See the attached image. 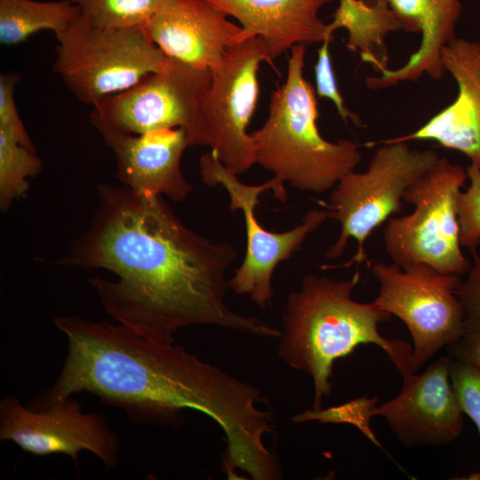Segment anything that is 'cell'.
<instances>
[{
  "label": "cell",
  "instance_id": "ac0fdd59",
  "mask_svg": "<svg viewBox=\"0 0 480 480\" xmlns=\"http://www.w3.org/2000/svg\"><path fill=\"white\" fill-rule=\"evenodd\" d=\"M404 22L406 31L420 33V46L400 68H388L365 84L372 90L384 89L400 82L418 81L424 74L440 79L444 68L441 52L455 36L456 23L461 14L460 0H388Z\"/></svg>",
  "mask_w": 480,
  "mask_h": 480
},
{
  "label": "cell",
  "instance_id": "277c9868",
  "mask_svg": "<svg viewBox=\"0 0 480 480\" xmlns=\"http://www.w3.org/2000/svg\"><path fill=\"white\" fill-rule=\"evenodd\" d=\"M305 52L303 44L291 49L286 79L272 92L268 117L251 136L256 164L300 191L320 194L353 171L362 155L352 140L332 142L321 135L316 90L303 75Z\"/></svg>",
  "mask_w": 480,
  "mask_h": 480
},
{
  "label": "cell",
  "instance_id": "9c48e42d",
  "mask_svg": "<svg viewBox=\"0 0 480 480\" xmlns=\"http://www.w3.org/2000/svg\"><path fill=\"white\" fill-rule=\"evenodd\" d=\"M372 272L380 284L373 304L402 320L410 332L414 372L465 334V311L456 294L460 276L421 262L403 268L376 262Z\"/></svg>",
  "mask_w": 480,
  "mask_h": 480
},
{
  "label": "cell",
  "instance_id": "d4e9b609",
  "mask_svg": "<svg viewBox=\"0 0 480 480\" xmlns=\"http://www.w3.org/2000/svg\"><path fill=\"white\" fill-rule=\"evenodd\" d=\"M332 37H327L317 50V60L315 65L316 93L318 98H326L332 100L340 116L348 121L352 120L361 126L362 122L358 116L351 112L346 106L337 86L333 68L332 65L329 44Z\"/></svg>",
  "mask_w": 480,
  "mask_h": 480
},
{
  "label": "cell",
  "instance_id": "ffe728a7",
  "mask_svg": "<svg viewBox=\"0 0 480 480\" xmlns=\"http://www.w3.org/2000/svg\"><path fill=\"white\" fill-rule=\"evenodd\" d=\"M80 15L78 6L64 0H0V42L19 44L42 30L57 35Z\"/></svg>",
  "mask_w": 480,
  "mask_h": 480
},
{
  "label": "cell",
  "instance_id": "83f0119b",
  "mask_svg": "<svg viewBox=\"0 0 480 480\" xmlns=\"http://www.w3.org/2000/svg\"><path fill=\"white\" fill-rule=\"evenodd\" d=\"M445 348L453 359L480 369V329L466 332Z\"/></svg>",
  "mask_w": 480,
  "mask_h": 480
},
{
  "label": "cell",
  "instance_id": "6da1fadb",
  "mask_svg": "<svg viewBox=\"0 0 480 480\" xmlns=\"http://www.w3.org/2000/svg\"><path fill=\"white\" fill-rule=\"evenodd\" d=\"M90 227L57 263L104 268L117 279H89L106 314L158 342L193 325H214L266 338L282 332L239 314L226 302L227 272L237 258L228 242H214L186 226L163 196L98 186Z\"/></svg>",
  "mask_w": 480,
  "mask_h": 480
},
{
  "label": "cell",
  "instance_id": "d6986e66",
  "mask_svg": "<svg viewBox=\"0 0 480 480\" xmlns=\"http://www.w3.org/2000/svg\"><path fill=\"white\" fill-rule=\"evenodd\" d=\"M341 28L348 33L347 48L359 53L362 61L370 63L378 73L389 68L386 36L406 31L388 0H339L328 31L332 35Z\"/></svg>",
  "mask_w": 480,
  "mask_h": 480
},
{
  "label": "cell",
  "instance_id": "30bf717a",
  "mask_svg": "<svg viewBox=\"0 0 480 480\" xmlns=\"http://www.w3.org/2000/svg\"><path fill=\"white\" fill-rule=\"evenodd\" d=\"M212 70L167 57L162 67L131 88L111 95L91 114L128 133L182 128L188 147L200 145L204 103Z\"/></svg>",
  "mask_w": 480,
  "mask_h": 480
},
{
  "label": "cell",
  "instance_id": "5bb4252c",
  "mask_svg": "<svg viewBox=\"0 0 480 480\" xmlns=\"http://www.w3.org/2000/svg\"><path fill=\"white\" fill-rule=\"evenodd\" d=\"M97 129L116 158L119 181L134 193L163 196L179 202L186 199L192 185L184 177L180 163L188 148L182 128L132 134L118 131L90 114Z\"/></svg>",
  "mask_w": 480,
  "mask_h": 480
},
{
  "label": "cell",
  "instance_id": "e0dca14e",
  "mask_svg": "<svg viewBox=\"0 0 480 480\" xmlns=\"http://www.w3.org/2000/svg\"><path fill=\"white\" fill-rule=\"evenodd\" d=\"M238 20L239 42L261 37L271 60L297 44L323 43L332 37L319 11L335 0H206Z\"/></svg>",
  "mask_w": 480,
  "mask_h": 480
},
{
  "label": "cell",
  "instance_id": "603a6c76",
  "mask_svg": "<svg viewBox=\"0 0 480 480\" xmlns=\"http://www.w3.org/2000/svg\"><path fill=\"white\" fill-rule=\"evenodd\" d=\"M466 172L470 185L457 198L460 243L476 258L480 245V169L469 164Z\"/></svg>",
  "mask_w": 480,
  "mask_h": 480
},
{
  "label": "cell",
  "instance_id": "8992f818",
  "mask_svg": "<svg viewBox=\"0 0 480 480\" xmlns=\"http://www.w3.org/2000/svg\"><path fill=\"white\" fill-rule=\"evenodd\" d=\"M55 37L53 71L92 107L158 70L167 58L143 28L98 27L82 14Z\"/></svg>",
  "mask_w": 480,
  "mask_h": 480
},
{
  "label": "cell",
  "instance_id": "ba28073f",
  "mask_svg": "<svg viewBox=\"0 0 480 480\" xmlns=\"http://www.w3.org/2000/svg\"><path fill=\"white\" fill-rule=\"evenodd\" d=\"M202 180L208 186H222L229 196V210L241 211L246 228V252L243 262L229 279V288L238 295H248L260 308L273 298L272 277L279 263L298 252L308 235L321 227L330 214L326 209L307 212L301 222L284 232H272L258 221L255 209L262 193L273 191L280 201L287 199L284 182L277 177L260 185H248L228 170L212 151L200 157Z\"/></svg>",
  "mask_w": 480,
  "mask_h": 480
},
{
  "label": "cell",
  "instance_id": "44dd1931",
  "mask_svg": "<svg viewBox=\"0 0 480 480\" xmlns=\"http://www.w3.org/2000/svg\"><path fill=\"white\" fill-rule=\"evenodd\" d=\"M42 171V160L35 149L0 130V206L6 211L28 189V179Z\"/></svg>",
  "mask_w": 480,
  "mask_h": 480
},
{
  "label": "cell",
  "instance_id": "484cf974",
  "mask_svg": "<svg viewBox=\"0 0 480 480\" xmlns=\"http://www.w3.org/2000/svg\"><path fill=\"white\" fill-rule=\"evenodd\" d=\"M18 81L17 73L0 76V130L12 135L24 146L35 149L14 100V89Z\"/></svg>",
  "mask_w": 480,
  "mask_h": 480
},
{
  "label": "cell",
  "instance_id": "2e32d148",
  "mask_svg": "<svg viewBox=\"0 0 480 480\" xmlns=\"http://www.w3.org/2000/svg\"><path fill=\"white\" fill-rule=\"evenodd\" d=\"M441 58L457 83L456 99L415 132L391 140H434L464 154L480 169V42L455 38L443 48Z\"/></svg>",
  "mask_w": 480,
  "mask_h": 480
},
{
  "label": "cell",
  "instance_id": "7402d4cb",
  "mask_svg": "<svg viewBox=\"0 0 480 480\" xmlns=\"http://www.w3.org/2000/svg\"><path fill=\"white\" fill-rule=\"evenodd\" d=\"M79 7L92 24L105 28H143L164 0H64Z\"/></svg>",
  "mask_w": 480,
  "mask_h": 480
},
{
  "label": "cell",
  "instance_id": "9a60e30c",
  "mask_svg": "<svg viewBox=\"0 0 480 480\" xmlns=\"http://www.w3.org/2000/svg\"><path fill=\"white\" fill-rule=\"evenodd\" d=\"M228 17L206 0H164L143 28L167 57L212 69L239 42L242 28Z\"/></svg>",
  "mask_w": 480,
  "mask_h": 480
},
{
  "label": "cell",
  "instance_id": "52a82bcc",
  "mask_svg": "<svg viewBox=\"0 0 480 480\" xmlns=\"http://www.w3.org/2000/svg\"><path fill=\"white\" fill-rule=\"evenodd\" d=\"M468 179L466 169L440 157L436 164L410 186L403 201L411 214L390 218L383 230L385 250L400 267L426 263L443 274L464 276L471 267L462 254L457 198Z\"/></svg>",
  "mask_w": 480,
  "mask_h": 480
},
{
  "label": "cell",
  "instance_id": "8fae6325",
  "mask_svg": "<svg viewBox=\"0 0 480 480\" xmlns=\"http://www.w3.org/2000/svg\"><path fill=\"white\" fill-rule=\"evenodd\" d=\"M263 61L274 67L264 40L255 36L231 44L211 69L200 145L210 147L221 164L237 175L256 164L247 128L260 93L257 73Z\"/></svg>",
  "mask_w": 480,
  "mask_h": 480
},
{
  "label": "cell",
  "instance_id": "cb8c5ba5",
  "mask_svg": "<svg viewBox=\"0 0 480 480\" xmlns=\"http://www.w3.org/2000/svg\"><path fill=\"white\" fill-rule=\"evenodd\" d=\"M450 377L463 412L473 420L480 435V369L453 359ZM470 476L480 479V473Z\"/></svg>",
  "mask_w": 480,
  "mask_h": 480
},
{
  "label": "cell",
  "instance_id": "4fadbf2b",
  "mask_svg": "<svg viewBox=\"0 0 480 480\" xmlns=\"http://www.w3.org/2000/svg\"><path fill=\"white\" fill-rule=\"evenodd\" d=\"M453 358L444 356L420 374L404 378L398 395L370 416L386 418L397 441L405 447L438 446L455 441L463 431V411L452 387Z\"/></svg>",
  "mask_w": 480,
  "mask_h": 480
},
{
  "label": "cell",
  "instance_id": "5b68a950",
  "mask_svg": "<svg viewBox=\"0 0 480 480\" xmlns=\"http://www.w3.org/2000/svg\"><path fill=\"white\" fill-rule=\"evenodd\" d=\"M366 171L354 170L345 174L332 189L328 202L323 205L330 219L340 225L335 243L325 252V258H340L349 238L357 241L353 258L342 265L349 267L366 260L364 242L372 231L390 217L401 212L406 189L426 175L440 156L432 149H412L405 141L391 139L379 141Z\"/></svg>",
  "mask_w": 480,
  "mask_h": 480
},
{
  "label": "cell",
  "instance_id": "3957f363",
  "mask_svg": "<svg viewBox=\"0 0 480 480\" xmlns=\"http://www.w3.org/2000/svg\"><path fill=\"white\" fill-rule=\"evenodd\" d=\"M359 279L358 270L350 279L341 280L308 274L288 295L278 354L290 367L312 377L313 411L321 410L323 397L331 393L334 362L361 344L379 346L403 377L415 373L412 347L379 332V324L391 315L373 302L352 299Z\"/></svg>",
  "mask_w": 480,
  "mask_h": 480
},
{
  "label": "cell",
  "instance_id": "7a4b0ae2",
  "mask_svg": "<svg viewBox=\"0 0 480 480\" xmlns=\"http://www.w3.org/2000/svg\"><path fill=\"white\" fill-rule=\"evenodd\" d=\"M55 327L68 341L54 384L28 404L43 409L87 392L123 410L137 424L176 426L187 409L200 412L222 429L228 475H258L275 455L265 444L274 432L267 399L253 385L201 360L174 342L148 340L109 321L59 316Z\"/></svg>",
  "mask_w": 480,
  "mask_h": 480
},
{
  "label": "cell",
  "instance_id": "4316f807",
  "mask_svg": "<svg viewBox=\"0 0 480 480\" xmlns=\"http://www.w3.org/2000/svg\"><path fill=\"white\" fill-rule=\"evenodd\" d=\"M467 274V279L460 282L456 294L465 311V331L470 332L480 329V255L474 258Z\"/></svg>",
  "mask_w": 480,
  "mask_h": 480
},
{
  "label": "cell",
  "instance_id": "7c38bea8",
  "mask_svg": "<svg viewBox=\"0 0 480 480\" xmlns=\"http://www.w3.org/2000/svg\"><path fill=\"white\" fill-rule=\"evenodd\" d=\"M0 440L36 456L64 454L76 465L81 451L93 453L108 468L120 461V440L105 417L84 412L72 396L43 409L25 406L13 396L3 398Z\"/></svg>",
  "mask_w": 480,
  "mask_h": 480
}]
</instances>
